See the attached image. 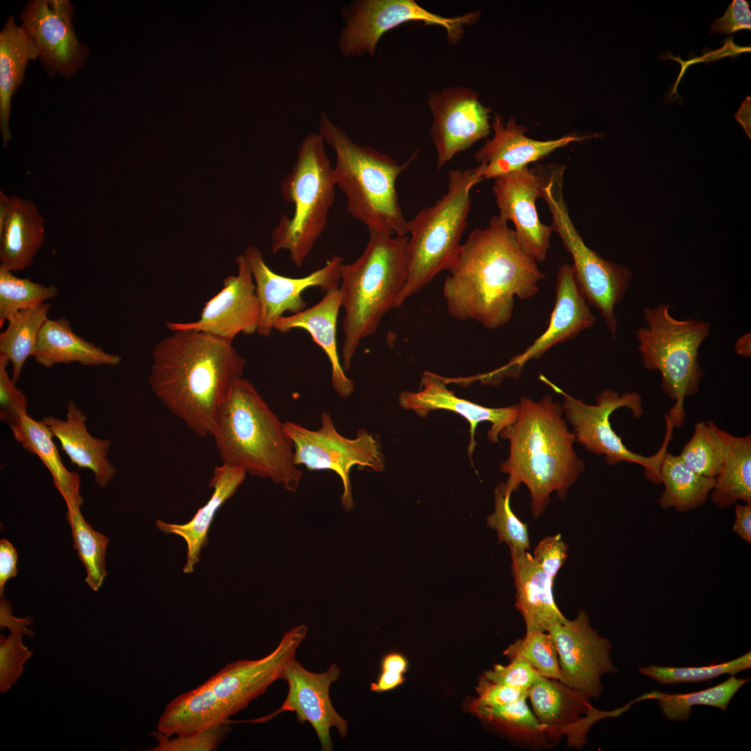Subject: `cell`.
I'll use <instances>...</instances> for the list:
<instances>
[{
	"mask_svg": "<svg viewBox=\"0 0 751 751\" xmlns=\"http://www.w3.org/2000/svg\"><path fill=\"white\" fill-rule=\"evenodd\" d=\"M443 286L447 310L460 321L495 330L512 318L515 299L535 296L544 274L520 247L514 230L499 215L475 229L462 244Z\"/></svg>",
	"mask_w": 751,
	"mask_h": 751,
	"instance_id": "6da1fadb",
	"label": "cell"
},
{
	"mask_svg": "<svg viewBox=\"0 0 751 751\" xmlns=\"http://www.w3.org/2000/svg\"><path fill=\"white\" fill-rule=\"evenodd\" d=\"M172 332L152 350L150 387L192 432L211 435L218 410L242 376L245 360L231 341L195 330Z\"/></svg>",
	"mask_w": 751,
	"mask_h": 751,
	"instance_id": "7a4b0ae2",
	"label": "cell"
},
{
	"mask_svg": "<svg viewBox=\"0 0 751 751\" xmlns=\"http://www.w3.org/2000/svg\"><path fill=\"white\" fill-rule=\"evenodd\" d=\"M516 421L500 436L510 443L509 456L500 465L511 492L524 484L533 517L542 514L550 495L565 499L585 469L574 449L576 441L563 418V405L546 395L539 401L522 396Z\"/></svg>",
	"mask_w": 751,
	"mask_h": 751,
	"instance_id": "3957f363",
	"label": "cell"
},
{
	"mask_svg": "<svg viewBox=\"0 0 751 751\" xmlns=\"http://www.w3.org/2000/svg\"><path fill=\"white\" fill-rule=\"evenodd\" d=\"M307 633L305 624L296 626L264 657L233 661L204 683L180 694L165 706L157 730L168 736L184 735L229 721L282 679Z\"/></svg>",
	"mask_w": 751,
	"mask_h": 751,
	"instance_id": "277c9868",
	"label": "cell"
},
{
	"mask_svg": "<svg viewBox=\"0 0 751 751\" xmlns=\"http://www.w3.org/2000/svg\"><path fill=\"white\" fill-rule=\"evenodd\" d=\"M222 463L266 478L296 491L302 473L283 424L252 383L233 382L221 404L211 434Z\"/></svg>",
	"mask_w": 751,
	"mask_h": 751,
	"instance_id": "5b68a950",
	"label": "cell"
},
{
	"mask_svg": "<svg viewBox=\"0 0 751 751\" xmlns=\"http://www.w3.org/2000/svg\"><path fill=\"white\" fill-rule=\"evenodd\" d=\"M368 230L362 255L351 264H343L340 269L345 371L351 367L361 341L373 334L385 314L397 307L407 279L408 235Z\"/></svg>",
	"mask_w": 751,
	"mask_h": 751,
	"instance_id": "8992f818",
	"label": "cell"
},
{
	"mask_svg": "<svg viewBox=\"0 0 751 751\" xmlns=\"http://www.w3.org/2000/svg\"><path fill=\"white\" fill-rule=\"evenodd\" d=\"M318 133L334 151L336 186L346 197L348 213L368 229L408 235L396 181L416 154L400 164L390 155L354 142L346 132L321 112Z\"/></svg>",
	"mask_w": 751,
	"mask_h": 751,
	"instance_id": "52a82bcc",
	"label": "cell"
},
{
	"mask_svg": "<svg viewBox=\"0 0 751 751\" xmlns=\"http://www.w3.org/2000/svg\"><path fill=\"white\" fill-rule=\"evenodd\" d=\"M484 166L450 170L447 191L433 204L419 211L408 220L407 282L397 307L428 285L455 261L467 227L471 191L484 179Z\"/></svg>",
	"mask_w": 751,
	"mask_h": 751,
	"instance_id": "ba28073f",
	"label": "cell"
},
{
	"mask_svg": "<svg viewBox=\"0 0 751 751\" xmlns=\"http://www.w3.org/2000/svg\"><path fill=\"white\" fill-rule=\"evenodd\" d=\"M333 166L325 142L318 132L302 140L291 171L281 184L283 199L293 205L292 216L282 214L271 232V251H287L300 268L328 223L335 200Z\"/></svg>",
	"mask_w": 751,
	"mask_h": 751,
	"instance_id": "9c48e42d",
	"label": "cell"
},
{
	"mask_svg": "<svg viewBox=\"0 0 751 751\" xmlns=\"http://www.w3.org/2000/svg\"><path fill=\"white\" fill-rule=\"evenodd\" d=\"M670 309L661 303L645 307L646 325L638 328L636 339L644 366L661 373L663 391L675 401L666 419L680 428L686 417L684 400L698 391L704 374L699 348L709 334L710 324L675 318Z\"/></svg>",
	"mask_w": 751,
	"mask_h": 751,
	"instance_id": "30bf717a",
	"label": "cell"
},
{
	"mask_svg": "<svg viewBox=\"0 0 751 751\" xmlns=\"http://www.w3.org/2000/svg\"><path fill=\"white\" fill-rule=\"evenodd\" d=\"M563 165L543 175L540 198L551 213V227L570 254L577 285L590 306L597 309L614 338L617 319L615 307L625 296L632 273L625 266L602 258L584 242L575 227L563 197Z\"/></svg>",
	"mask_w": 751,
	"mask_h": 751,
	"instance_id": "8fae6325",
	"label": "cell"
},
{
	"mask_svg": "<svg viewBox=\"0 0 751 751\" xmlns=\"http://www.w3.org/2000/svg\"><path fill=\"white\" fill-rule=\"evenodd\" d=\"M539 378L563 396L564 415L572 426L576 441L587 451L604 455L606 463L610 465L622 462L639 465L644 467L647 479L654 483H660V465L666 453L671 434L666 433L665 444L657 453L645 456L627 449L611 427L609 420L611 415L621 407L629 409L635 418L640 417L643 409L641 396L638 393L626 392L620 395L617 391L607 389L597 396L595 405H589L567 394L544 376L540 375Z\"/></svg>",
	"mask_w": 751,
	"mask_h": 751,
	"instance_id": "7c38bea8",
	"label": "cell"
},
{
	"mask_svg": "<svg viewBox=\"0 0 751 751\" xmlns=\"http://www.w3.org/2000/svg\"><path fill=\"white\" fill-rule=\"evenodd\" d=\"M479 15L475 11L444 17L426 10L414 0H355L341 10L344 24L337 48L346 58L373 56L385 33L411 22L441 26L445 29L449 42L456 44L462 39L465 27L474 24Z\"/></svg>",
	"mask_w": 751,
	"mask_h": 751,
	"instance_id": "4fadbf2b",
	"label": "cell"
},
{
	"mask_svg": "<svg viewBox=\"0 0 751 751\" xmlns=\"http://www.w3.org/2000/svg\"><path fill=\"white\" fill-rule=\"evenodd\" d=\"M293 445L296 465H304L309 470H331L343 484L341 505L346 510L353 507L350 481V470L355 465L381 472L385 462L379 439L374 435L360 429L356 437L349 439L336 429L330 414L323 412L321 427L316 430L302 425L282 423Z\"/></svg>",
	"mask_w": 751,
	"mask_h": 751,
	"instance_id": "5bb4252c",
	"label": "cell"
},
{
	"mask_svg": "<svg viewBox=\"0 0 751 751\" xmlns=\"http://www.w3.org/2000/svg\"><path fill=\"white\" fill-rule=\"evenodd\" d=\"M547 632L557 648L560 681L588 699L602 693L601 677L617 672L610 640L593 629L588 615L580 610L572 620L554 624Z\"/></svg>",
	"mask_w": 751,
	"mask_h": 751,
	"instance_id": "9a60e30c",
	"label": "cell"
},
{
	"mask_svg": "<svg viewBox=\"0 0 751 751\" xmlns=\"http://www.w3.org/2000/svg\"><path fill=\"white\" fill-rule=\"evenodd\" d=\"M428 105L433 117L430 136L437 152V170L490 133V109L469 88L446 87L430 92Z\"/></svg>",
	"mask_w": 751,
	"mask_h": 751,
	"instance_id": "2e32d148",
	"label": "cell"
},
{
	"mask_svg": "<svg viewBox=\"0 0 751 751\" xmlns=\"http://www.w3.org/2000/svg\"><path fill=\"white\" fill-rule=\"evenodd\" d=\"M244 256L252 271L256 292L260 303V318L257 332L268 336L275 321L289 312L296 314L306 309L307 302L302 293L312 287L323 292L339 286L342 257L334 255L326 264L302 277L293 278L280 275L266 264L260 250L250 245Z\"/></svg>",
	"mask_w": 751,
	"mask_h": 751,
	"instance_id": "e0dca14e",
	"label": "cell"
},
{
	"mask_svg": "<svg viewBox=\"0 0 751 751\" xmlns=\"http://www.w3.org/2000/svg\"><path fill=\"white\" fill-rule=\"evenodd\" d=\"M235 261L237 274L224 279L223 289L205 302L199 319L186 323L167 321L169 330L200 331L231 341L240 333L257 332L260 303L252 271L244 255Z\"/></svg>",
	"mask_w": 751,
	"mask_h": 751,
	"instance_id": "ac0fdd59",
	"label": "cell"
},
{
	"mask_svg": "<svg viewBox=\"0 0 751 751\" xmlns=\"http://www.w3.org/2000/svg\"><path fill=\"white\" fill-rule=\"evenodd\" d=\"M340 673L339 667L334 663L325 672L316 673L307 670L294 659L282 676L289 689L282 706L271 714L250 722H265L282 712H294L299 722H308L312 726L321 750H333L330 729L336 728L343 738L348 732V722L335 710L329 693L331 684L339 679Z\"/></svg>",
	"mask_w": 751,
	"mask_h": 751,
	"instance_id": "d6986e66",
	"label": "cell"
},
{
	"mask_svg": "<svg viewBox=\"0 0 751 751\" xmlns=\"http://www.w3.org/2000/svg\"><path fill=\"white\" fill-rule=\"evenodd\" d=\"M73 9L67 0H34L24 8L22 26L35 42L48 72L70 76L81 67L86 47L72 25Z\"/></svg>",
	"mask_w": 751,
	"mask_h": 751,
	"instance_id": "ffe728a7",
	"label": "cell"
},
{
	"mask_svg": "<svg viewBox=\"0 0 751 751\" xmlns=\"http://www.w3.org/2000/svg\"><path fill=\"white\" fill-rule=\"evenodd\" d=\"M542 183L543 174L528 166L495 178L492 185L499 216L513 223L520 247L537 262L546 260L554 232L540 221L536 208Z\"/></svg>",
	"mask_w": 751,
	"mask_h": 751,
	"instance_id": "44dd1931",
	"label": "cell"
},
{
	"mask_svg": "<svg viewBox=\"0 0 751 751\" xmlns=\"http://www.w3.org/2000/svg\"><path fill=\"white\" fill-rule=\"evenodd\" d=\"M595 322L596 317L577 285L572 265L562 264L557 273L555 303L546 330L522 353L493 372L494 379L517 378L528 361L538 360L554 346L574 339L592 328Z\"/></svg>",
	"mask_w": 751,
	"mask_h": 751,
	"instance_id": "7402d4cb",
	"label": "cell"
},
{
	"mask_svg": "<svg viewBox=\"0 0 751 751\" xmlns=\"http://www.w3.org/2000/svg\"><path fill=\"white\" fill-rule=\"evenodd\" d=\"M398 401L405 410H412L421 418L436 410H449L464 417L470 426L468 446L470 458L476 446L474 436L478 424L485 421L491 423L487 437L490 442L495 443L499 441L502 430L516 421L519 412L517 404L493 408L459 398L448 389L445 379L429 371L423 373L418 391H403L398 396Z\"/></svg>",
	"mask_w": 751,
	"mask_h": 751,
	"instance_id": "603a6c76",
	"label": "cell"
},
{
	"mask_svg": "<svg viewBox=\"0 0 751 751\" xmlns=\"http://www.w3.org/2000/svg\"><path fill=\"white\" fill-rule=\"evenodd\" d=\"M491 128L493 137L474 154L475 159L484 166V179H494L522 170L558 148L587 138L566 136L554 140H534L525 135L527 129L518 124L514 118L505 123L498 113H494Z\"/></svg>",
	"mask_w": 751,
	"mask_h": 751,
	"instance_id": "cb8c5ba5",
	"label": "cell"
},
{
	"mask_svg": "<svg viewBox=\"0 0 751 751\" xmlns=\"http://www.w3.org/2000/svg\"><path fill=\"white\" fill-rule=\"evenodd\" d=\"M341 307L339 287L325 292L316 305L289 316H280L273 329L286 333L293 329L307 331L313 341L324 351L331 365V382L341 397H349L354 390L353 381L347 377L339 360L337 346V323Z\"/></svg>",
	"mask_w": 751,
	"mask_h": 751,
	"instance_id": "d4e9b609",
	"label": "cell"
},
{
	"mask_svg": "<svg viewBox=\"0 0 751 751\" xmlns=\"http://www.w3.org/2000/svg\"><path fill=\"white\" fill-rule=\"evenodd\" d=\"M510 550L516 588L515 606L524 621L526 632H547L554 624L567 620L554 599V579L538 565L526 551Z\"/></svg>",
	"mask_w": 751,
	"mask_h": 751,
	"instance_id": "484cf974",
	"label": "cell"
},
{
	"mask_svg": "<svg viewBox=\"0 0 751 751\" xmlns=\"http://www.w3.org/2000/svg\"><path fill=\"white\" fill-rule=\"evenodd\" d=\"M41 421L58 439L72 464L90 470L97 485L105 487L108 484L116 474L115 467L108 459L111 441L90 433L86 417L75 402H67L65 419L48 416Z\"/></svg>",
	"mask_w": 751,
	"mask_h": 751,
	"instance_id": "4316f807",
	"label": "cell"
},
{
	"mask_svg": "<svg viewBox=\"0 0 751 751\" xmlns=\"http://www.w3.org/2000/svg\"><path fill=\"white\" fill-rule=\"evenodd\" d=\"M533 712L538 720L551 732H567L580 722L592 725L607 717H614L628 710L627 705L612 711H599L587 717L595 711L588 697L555 679L538 677L528 689Z\"/></svg>",
	"mask_w": 751,
	"mask_h": 751,
	"instance_id": "83f0119b",
	"label": "cell"
},
{
	"mask_svg": "<svg viewBox=\"0 0 751 751\" xmlns=\"http://www.w3.org/2000/svg\"><path fill=\"white\" fill-rule=\"evenodd\" d=\"M245 475L246 472L239 467L223 463L216 466L209 483L213 493L209 501L197 510L188 522L178 524L156 520V526L160 531L167 534H175L185 541L187 551L184 573L194 572L195 566L200 560L202 549L208 542V532L216 512L234 495L243 482Z\"/></svg>",
	"mask_w": 751,
	"mask_h": 751,
	"instance_id": "f1b7e54d",
	"label": "cell"
},
{
	"mask_svg": "<svg viewBox=\"0 0 751 751\" xmlns=\"http://www.w3.org/2000/svg\"><path fill=\"white\" fill-rule=\"evenodd\" d=\"M10 207L0 229V267L10 271L31 266L45 239L44 218L31 200L10 197Z\"/></svg>",
	"mask_w": 751,
	"mask_h": 751,
	"instance_id": "f546056e",
	"label": "cell"
},
{
	"mask_svg": "<svg viewBox=\"0 0 751 751\" xmlns=\"http://www.w3.org/2000/svg\"><path fill=\"white\" fill-rule=\"evenodd\" d=\"M35 362L45 368L58 364L77 362L85 366H116L121 357L105 351L85 340L72 330L70 322L63 316L47 318L40 332L35 353Z\"/></svg>",
	"mask_w": 751,
	"mask_h": 751,
	"instance_id": "4dcf8cb0",
	"label": "cell"
},
{
	"mask_svg": "<svg viewBox=\"0 0 751 751\" xmlns=\"http://www.w3.org/2000/svg\"><path fill=\"white\" fill-rule=\"evenodd\" d=\"M38 57L39 51L33 40L10 16L0 33V130L5 147L11 139V97L24 79L29 61Z\"/></svg>",
	"mask_w": 751,
	"mask_h": 751,
	"instance_id": "1f68e13d",
	"label": "cell"
},
{
	"mask_svg": "<svg viewBox=\"0 0 751 751\" xmlns=\"http://www.w3.org/2000/svg\"><path fill=\"white\" fill-rule=\"evenodd\" d=\"M10 429L15 440L35 455L49 470L67 510L81 508L83 502L80 494L81 478L76 472L69 471L63 463L54 436L46 425L26 412Z\"/></svg>",
	"mask_w": 751,
	"mask_h": 751,
	"instance_id": "d6a6232c",
	"label": "cell"
},
{
	"mask_svg": "<svg viewBox=\"0 0 751 751\" xmlns=\"http://www.w3.org/2000/svg\"><path fill=\"white\" fill-rule=\"evenodd\" d=\"M659 476L664 490L658 503L678 512L690 511L705 503L716 482L714 478L694 471L679 455L667 452L661 462Z\"/></svg>",
	"mask_w": 751,
	"mask_h": 751,
	"instance_id": "836d02e7",
	"label": "cell"
},
{
	"mask_svg": "<svg viewBox=\"0 0 751 751\" xmlns=\"http://www.w3.org/2000/svg\"><path fill=\"white\" fill-rule=\"evenodd\" d=\"M726 451L710 499L719 508L741 501L751 503V437H737L722 430Z\"/></svg>",
	"mask_w": 751,
	"mask_h": 751,
	"instance_id": "e575fe53",
	"label": "cell"
},
{
	"mask_svg": "<svg viewBox=\"0 0 751 751\" xmlns=\"http://www.w3.org/2000/svg\"><path fill=\"white\" fill-rule=\"evenodd\" d=\"M50 308L51 304L46 302L13 314L8 318L7 327L0 334V355L11 364V378L15 384L27 359L35 353Z\"/></svg>",
	"mask_w": 751,
	"mask_h": 751,
	"instance_id": "d590c367",
	"label": "cell"
},
{
	"mask_svg": "<svg viewBox=\"0 0 751 751\" xmlns=\"http://www.w3.org/2000/svg\"><path fill=\"white\" fill-rule=\"evenodd\" d=\"M749 680L748 678H736L732 675L722 683L704 690L686 693L652 691L635 700L638 702L655 700L668 720L684 722L689 719L693 713L692 707L695 705L711 706L726 711L734 695Z\"/></svg>",
	"mask_w": 751,
	"mask_h": 751,
	"instance_id": "8d00e7d4",
	"label": "cell"
},
{
	"mask_svg": "<svg viewBox=\"0 0 751 751\" xmlns=\"http://www.w3.org/2000/svg\"><path fill=\"white\" fill-rule=\"evenodd\" d=\"M66 517L71 528L74 548L86 570V583L92 590L97 591L107 575L105 559L109 539L85 521L81 508L68 509Z\"/></svg>",
	"mask_w": 751,
	"mask_h": 751,
	"instance_id": "74e56055",
	"label": "cell"
},
{
	"mask_svg": "<svg viewBox=\"0 0 751 751\" xmlns=\"http://www.w3.org/2000/svg\"><path fill=\"white\" fill-rule=\"evenodd\" d=\"M726 451L722 430L713 422H699L680 458L694 471L716 478L722 469Z\"/></svg>",
	"mask_w": 751,
	"mask_h": 751,
	"instance_id": "f35d334b",
	"label": "cell"
},
{
	"mask_svg": "<svg viewBox=\"0 0 751 751\" xmlns=\"http://www.w3.org/2000/svg\"><path fill=\"white\" fill-rule=\"evenodd\" d=\"M58 294V289L54 285L16 277L12 271L0 267V327L13 314L46 302Z\"/></svg>",
	"mask_w": 751,
	"mask_h": 751,
	"instance_id": "ab89813d",
	"label": "cell"
},
{
	"mask_svg": "<svg viewBox=\"0 0 751 751\" xmlns=\"http://www.w3.org/2000/svg\"><path fill=\"white\" fill-rule=\"evenodd\" d=\"M751 652L732 661L702 667H664L649 664L641 666L639 672L660 684L702 682L724 674H736L750 668Z\"/></svg>",
	"mask_w": 751,
	"mask_h": 751,
	"instance_id": "60d3db41",
	"label": "cell"
},
{
	"mask_svg": "<svg viewBox=\"0 0 751 751\" xmlns=\"http://www.w3.org/2000/svg\"><path fill=\"white\" fill-rule=\"evenodd\" d=\"M510 660L519 658L528 662L540 676L560 679V670L556 643L547 631L526 632L503 652Z\"/></svg>",
	"mask_w": 751,
	"mask_h": 751,
	"instance_id": "b9f144b4",
	"label": "cell"
},
{
	"mask_svg": "<svg viewBox=\"0 0 751 751\" xmlns=\"http://www.w3.org/2000/svg\"><path fill=\"white\" fill-rule=\"evenodd\" d=\"M528 697L495 706L471 704L470 709L479 718L504 727L513 733L526 736H536L549 732L540 722L526 703Z\"/></svg>",
	"mask_w": 751,
	"mask_h": 751,
	"instance_id": "7bdbcfd3",
	"label": "cell"
},
{
	"mask_svg": "<svg viewBox=\"0 0 751 751\" xmlns=\"http://www.w3.org/2000/svg\"><path fill=\"white\" fill-rule=\"evenodd\" d=\"M511 492L505 483L498 485L494 490V511L487 519V524L496 532L500 543L509 548L527 551L530 549L528 527L512 511L510 506Z\"/></svg>",
	"mask_w": 751,
	"mask_h": 751,
	"instance_id": "ee69618b",
	"label": "cell"
},
{
	"mask_svg": "<svg viewBox=\"0 0 751 751\" xmlns=\"http://www.w3.org/2000/svg\"><path fill=\"white\" fill-rule=\"evenodd\" d=\"M232 730L231 722L171 738L162 733H152L158 743L151 751H213L217 750Z\"/></svg>",
	"mask_w": 751,
	"mask_h": 751,
	"instance_id": "f6af8a7d",
	"label": "cell"
},
{
	"mask_svg": "<svg viewBox=\"0 0 751 751\" xmlns=\"http://www.w3.org/2000/svg\"><path fill=\"white\" fill-rule=\"evenodd\" d=\"M33 652L23 644L22 634L10 633L0 636V691L10 690L22 675L26 661Z\"/></svg>",
	"mask_w": 751,
	"mask_h": 751,
	"instance_id": "bcb514c9",
	"label": "cell"
},
{
	"mask_svg": "<svg viewBox=\"0 0 751 751\" xmlns=\"http://www.w3.org/2000/svg\"><path fill=\"white\" fill-rule=\"evenodd\" d=\"M9 363L0 355V419L10 427L27 412L28 403L25 394L9 376L7 370Z\"/></svg>",
	"mask_w": 751,
	"mask_h": 751,
	"instance_id": "7dc6e473",
	"label": "cell"
},
{
	"mask_svg": "<svg viewBox=\"0 0 751 751\" xmlns=\"http://www.w3.org/2000/svg\"><path fill=\"white\" fill-rule=\"evenodd\" d=\"M540 676L528 662L515 658L510 659L508 665H494L493 668L485 671L482 677L493 682L528 690Z\"/></svg>",
	"mask_w": 751,
	"mask_h": 751,
	"instance_id": "c3c4849f",
	"label": "cell"
},
{
	"mask_svg": "<svg viewBox=\"0 0 751 751\" xmlns=\"http://www.w3.org/2000/svg\"><path fill=\"white\" fill-rule=\"evenodd\" d=\"M532 556L538 565L554 579L568 556V546L560 534L547 536L540 541Z\"/></svg>",
	"mask_w": 751,
	"mask_h": 751,
	"instance_id": "681fc988",
	"label": "cell"
},
{
	"mask_svg": "<svg viewBox=\"0 0 751 751\" xmlns=\"http://www.w3.org/2000/svg\"><path fill=\"white\" fill-rule=\"evenodd\" d=\"M477 697L472 704L495 706L528 697V690L509 686L481 677L476 687Z\"/></svg>",
	"mask_w": 751,
	"mask_h": 751,
	"instance_id": "f907efd6",
	"label": "cell"
},
{
	"mask_svg": "<svg viewBox=\"0 0 751 751\" xmlns=\"http://www.w3.org/2000/svg\"><path fill=\"white\" fill-rule=\"evenodd\" d=\"M750 28L751 12L749 3L745 0H734L725 15L711 24L712 33L729 34Z\"/></svg>",
	"mask_w": 751,
	"mask_h": 751,
	"instance_id": "816d5d0a",
	"label": "cell"
},
{
	"mask_svg": "<svg viewBox=\"0 0 751 751\" xmlns=\"http://www.w3.org/2000/svg\"><path fill=\"white\" fill-rule=\"evenodd\" d=\"M13 610L10 601L1 597L0 602V627L1 630L8 628L10 633H19L28 637L33 638V632L27 627L31 626L34 620L30 616L18 618L12 614Z\"/></svg>",
	"mask_w": 751,
	"mask_h": 751,
	"instance_id": "f5cc1de1",
	"label": "cell"
},
{
	"mask_svg": "<svg viewBox=\"0 0 751 751\" xmlns=\"http://www.w3.org/2000/svg\"><path fill=\"white\" fill-rule=\"evenodd\" d=\"M17 552L15 547L6 540L0 541V596L4 594V586L8 580L16 576Z\"/></svg>",
	"mask_w": 751,
	"mask_h": 751,
	"instance_id": "db71d44e",
	"label": "cell"
},
{
	"mask_svg": "<svg viewBox=\"0 0 751 751\" xmlns=\"http://www.w3.org/2000/svg\"><path fill=\"white\" fill-rule=\"evenodd\" d=\"M732 531L742 540L751 542V503H735Z\"/></svg>",
	"mask_w": 751,
	"mask_h": 751,
	"instance_id": "11a10c76",
	"label": "cell"
},
{
	"mask_svg": "<svg viewBox=\"0 0 751 751\" xmlns=\"http://www.w3.org/2000/svg\"><path fill=\"white\" fill-rule=\"evenodd\" d=\"M403 681V673L389 669H381L376 682L371 684V691L382 693L394 689Z\"/></svg>",
	"mask_w": 751,
	"mask_h": 751,
	"instance_id": "9f6ffc18",
	"label": "cell"
},
{
	"mask_svg": "<svg viewBox=\"0 0 751 751\" xmlns=\"http://www.w3.org/2000/svg\"><path fill=\"white\" fill-rule=\"evenodd\" d=\"M407 668L405 659L398 653H390L384 656L381 669H389L403 673Z\"/></svg>",
	"mask_w": 751,
	"mask_h": 751,
	"instance_id": "6f0895ef",
	"label": "cell"
},
{
	"mask_svg": "<svg viewBox=\"0 0 751 751\" xmlns=\"http://www.w3.org/2000/svg\"><path fill=\"white\" fill-rule=\"evenodd\" d=\"M751 337L750 333L748 332L739 337L734 345L736 352L743 357H750L751 355Z\"/></svg>",
	"mask_w": 751,
	"mask_h": 751,
	"instance_id": "680465c9",
	"label": "cell"
},
{
	"mask_svg": "<svg viewBox=\"0 0 751 751\" xmlns=\"http://www.w3.org/2000/svg\"><path fill=\"white\" fill-rule=\"evenodd\" d=\"M10 198L0 191V229L3 227L9 210Z\"/></svg>",
	"mask_w": 751,
	"mask_h": 751,
	"instance_id": "91938a15",
	"label": "cell"
}]
</instances>
